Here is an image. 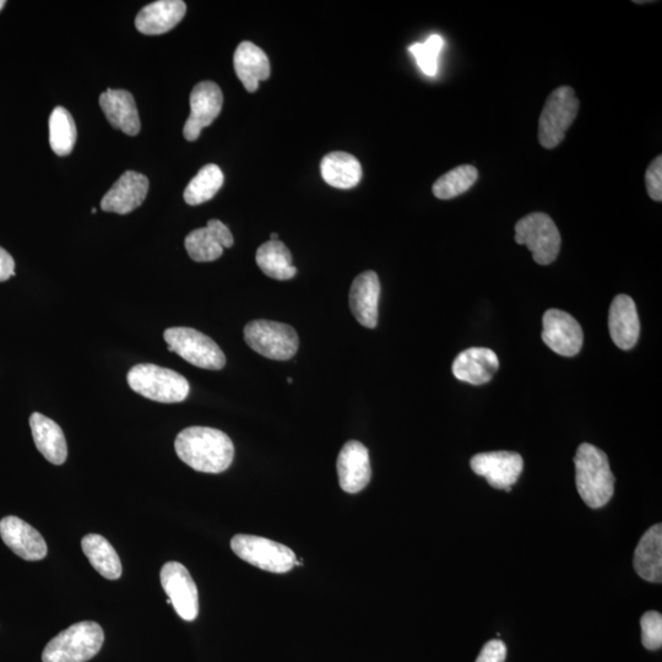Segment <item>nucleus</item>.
Returning a JSON list of instances; mask_svg holds the SVG:
<instances>
[{
  "label": "nucleus",
  "instance_id": "obj_25",
  "mask_svg": "<svg viewBox=\"0 0 662 662\" xmlns=\"http://www.w3.org/2000/svg\"><path fill=\"white\" fill-rule=\"evenodd\" d=\"M634 569L650 583L662 582V526L654 525L640 539L634 555Z\"/></svg>",
  "mask_w": 662,
  "mask_h": 662
},
{
  "label": "nucleus",
  "instance_id": "obj_38",
  "mask_svg": "<svg viewBox=\"0 0 662 662\" xmlns=\"http://www.w3.org/2000/svg\"><path fill=\"white\" fill-rule=\"evenodd\" d=\"M5 4H7V2H4V0H0V10L4 8Z\"/></svg>",
  "mask_w": 662,
  "mask_h": 662
},
{
  "label": "nucleus",
  "instance_id": "obj_36",
  "mask_svg": "<svg viewBox=\"0 0 662 662\" xmlns=\"http://www.w3.org/2000/svg\"><path fill=\"white\" fill-rule=\"evenodd\" d=\"M15 275V262L4 248L0 247V282L8 281Z\"/></svg>",
  "mask_w": 662,
  "mask_h": 662
},
{
  "label": "nucleus",
  "instance_id": "obj_4",
  "mask_svg": "<svg viewBox=\"0 0 662 662\" xmlns=\"http://www.w3.org/2000/svg\"><path fill=\"white\" fill-rule=\"evenodd\" d=\"M127 381L135 393L164 404L182 403L191 390L181 374L153 363L134 366L128 372Z\"/></svg>",
  "mask_w": 662,
  "mask_h": 662
},
{
  "label": "nucleus",
  "instance_id": "obj_34",
  "mask_svg": "<svg viewBox=\"0 0 662 662\" xmlns=\"http://www.w3.org/2000/svg\"><path fill=\"white\" fill-rule=\"evenodd\" d=\"M645 184L649 197L655 202L662 200V156L656 157L645 172Z\"/></svg>",
  "mask_w": 662,
  "mask_h": 662
},
{
  "label": "nucleus",
  "instance_id": "obj_9",
  "mask_svg": "<svg viewBox=\"0 0 662 662\" xmlns=\"http://www.w3.org/2000/svg\"><path fill=\"white\" fill-rule=\"evenodd\" d=\"M515 242L528 247L537 264L548 265L560 254L561 233L550 216L533 213L515 225Z\"/></svg>",
  "mask_w": 662,
  "mask_h": 662
},
{
  "label": "nucleus",
  "instance_id": "obj_16",
  "mask_svg": "<svg viewBox=\"0 0 662 662\" xmlns=\"http://www.w3.org/2000/svg\"><path fill=\"white\" fill-rule=\"evenodd\" d=\"M148 192V177L127 171L103 197L101 209L106 213L127 215L144 203Z\"/></svg>",
  "mask_w": 662,
  "mask_h": 662
},
{
  "label": "nucleus",
  "instance_id": "obj_24",
  "mask_svg": "<svg viewBox=\"0 0 662 662\" xmlns=\"http://www.w3.org/2000/svg\"><path fill=\"white\" fill-rule=\"evenodd\" d=\"M233 65L238 79L249 92L257 91L260 81L270 77V62L267 54L252 42L240 43L233 57Z\"/></svg>",
  "mask_w": 662,
  "mask_h": 662
},
{
  "label": "nucleus",
  "instance_id": "obj_32",
  "mask_svg": "<svg viewBox=\"0 0 662 662\" xmlns=\"http://www.w3.org/2000/svg\"><path fill=\"white\" fill-rule=\"evenodd\" d=\"M444 47L442 36L432 35L423 43H414L409 51L416 59L417 65L427 77H436L438 73L439 54Z\"/></svg>",
  "mask_w": 662,
  "mask_h": 662
},
{
  "label": "nucleus",
  "instance_id": "obj_6",
  "mask_svg": "<svg viewBox=\"0 0 662 662\" xmlns=\"http://www.w3.org/2000/svg\"><path fill=\"white\" fill-rule=\"evenodd\" d=\"M168 350L203 370L220 371L226 365V356L209 336L192 328H170L164 333Z\"/></svg>",
  "mask_w": 662,
  "mask_h": 662
},
{
  "label": "nucleus",
  "instance_id": "obj_27",
  "mask_svg": "<svg viewBox=\"0 0 662 662\" xmlns=\"http://www.w3.org/2000/svg\"><path fill=\"white\" fill-rule=\"evenodd\" d=\"M81 548L85 556L89 558L91 566L99 572L103 578L117 580L122 575V563L115 548L105 537L97 534H89L81 540Z\"/></svg>",
  "mask_w": 662,
  "mask_h": 662
},
{
  "label": "nucleus",
  "instance_id": "obj_2",
  "mask_svg": "<svg viewBox=\"0 0 662 662\" xmlns=\"http://www.w3.org/2000/svg\"><path fill=\"white\" fill-rule=\"evenodd\" d=\"M577 490L586 506L599 509L611 501L615 493L609 458L593 444L584 443L574 458Z\"/></svg>",
  "mask_w": 662,
  "mask_h": 662
},
{
  "label": "nucleus",
  "instance_id": "obj_3",
  "mask_svg": "<svg viewBox=\"0 0 662 662\" xmlns=\"http://www.w3.org/2000/svg\"><path fill=\"white\" fill-rule=\"evenodd\" d=\"M105 633L99 623L73 624L54 637L42 653L43 662H86L100 653Z\"/></svg>",
  "mask_w": 662,
  "mask_h": 662
},
{
  "label": "nucleus",
  "instance_id": "obj_23",
  "mask_svg": "<svg viewBox=\"0 0 662 662\" xmlns=\"http://www.w3.org/2000/svg\"><path fill=\"white\" fill-rule=\"evenodd\" d=\"M30 427L36 447L43 457L54 465L64 464L68 458V446L61 426L35 412L30 417Z\"/></svg>",
  "mask_w": 662,
  "mask_h": 662
},
{
  "label": "nucleus",
  "instance_id": "obj_11",
  "mask_svg": "<svg viewBox=\"0 0 662 662\" xmlns=\"http://www.w3.org/2000/svg\"><path fill=\"white\" fill-rule=\"evenodd\" d=\"M470 466L476 475L485 477L496 490L510 492L522 475L524 463L518 453L491 452L475 455L470 460Z\"/></svg>",
  "mask_w": 662,
  "mask_h": 662
},
{
  "label": "nucleus",
  "instance_id": "obj_20",
  "mask_svg": "<svg viewBox=\"0 0 662 662\" xmlns=\"http://www.w3.org/2000/svg\"><path fill=\"white\" fill-rule=\"evenodd\" d=\"M609 329L613 343L621 350L636 346L640 334V323L636 303L632 297L618 295L610 308Z\"/></svg>",
  "mask_w": 662,
  "mask_h": 662
},
{
  "label": "nucleus",
  "instance_id": "obj_29",
  "mask_svg": "<svg viewBox=\"0 0 662 662\" xmlns=\"http://www.w3.org/2000/svg\"><path fill=\"white\" fill-rule=\"evenodd\" d=\"M224 172L217 165H206L189 182L183 197L188 205H200L213 199L224 186Z\"/></svg>",
  "mask_w": 662,
  "mask_h": 662
},
{
  "label": "nucleus",
  "instance_id": "obj_26",
  "mask_svg": "<svg viewBox=\"0 0 662 662\" xmlns=\"http://www.w3.org/2000/svg\"><path fill=\"white\" fill-rule=\"evenodd\" d=\"M320 173L329 186L338 189H351L362 179V166L355 156L334 151L320 162Z\"/></svg>",
  "mask_w": 662,
  "mask_h": 662
},
{
  "label": "nucleus",
  "instance_id": "obj_31",
  "mask_svg": "<svg viewBox=\"0 0 662 662\" xmlns=\"http://www.w3.org/2000/svg\"><path fill=\"white\" fill-rule=\"evenodd\" d=\"M479 178V171L471 165H463L449 171L433 184L434 197L442 200L453 199L468 192Z\"/></svg>",
  "mask_w": 662,
  "mask_h": 662
},
{
  "label": "nucleus",
  "instance_id": "obj_21",
  "mask_svg": "<svg viewBox=\"0 0 662 662\" xmlns=\"http://www.w3.org/2000/svg\"><path fill=\"white\" fill-rule=\"evenodd\" d=\"M498 367L495 352L485 347H471L455 358L452 370L459 381L481 385L491 381Z\"/></svg>",
  "mask_w": 662,
  "mask_h": 662
},
{
  "label": "nucleus",
  "instance_id": "obj_30",
  "mask_svg": "<svg viewBox=\"0 0 662 662\" xmlns=\"http://www.w3.org/2000/svg\"><path fill=\"white\" fill-rule=\"evenodd\" d=\"M77 141V126L67 108H54L50 117V144L58 156L72 153Z\"/></svg>",
  "mask_w": 662,
  "mask_h": 662
},
{
  "label": "nucleus",
  "instance_id": "obj_8",
  "mask_svg": "<svg viewBox=\"0 0 662 662\" xmlns=\"http://www.w3.org/2000/svg\"><path fill=\"white\" fill-rule=\"evenodd\" d=\"M231 548L244 562L270 573H287L296 566V555L291 548L265 537L236 535Z\"/></svg>",
  "mask_w": 662,
  "mask_h": 662
},
{
  "label": "nucleus",
  "instance_id": "obj_14",
  "mask_svg": "<svg viewBox=\"0 0 662 662\" xmlns=\"http://www.w3.org/2000/svg\"><path fill=\"white\" fill-rule=\"evenodd\" d=\"M0 537L16 556L25 561H41L47 556L45 539L23 519L10 515L0 520Z\"/></svg>",
  "mask_w": 662,
  "mask_h": 662
},
{
  "label": "nucleus",
  "instance_id": "obj_5",
  "mask_svg": "<svg viewBox=\"0 0 662 662\" xmlns=\"http://www.w3.org/2000/svg\"><path fill=\"white\" fill-rule=\"evenodd\" d=\"M579 107V100L569 86H562L547 97L539 119V141L545 149H555L562 143L578 116Z\"/></svg>",
  "mask_w": 662,
  "mask_h": 662
},
{
  "label": "nucleus",
  "instance_id": "obj_33",
  "mask_svg": "<svg viewBox=\"0 0 662 662\" xmlns=\"http://www.w3.org/2000/svg\"><path fill=\"white\" fill-rule=\"evenodd\" d=\"M642 643L648 650H659L662 645V616L656 611L644 613L640 620Z\"/></svg>",
  "mask_w": 662,
  "mask_h": 662
},
{
  "label": "nucleus",
  "instance_id": "obj_7",
  "mask_svg": "<svg viewBox=\"0 0 662 662\" xmlns=\"http://www.w3.org/2000/svg\"><path fill=\"white\" fill-rule=\"evenodd\" d=\"M244 340L259 355L275 361L291 360L300 345L296 330L290 325L262 319L246 325Z\"/></svg>",
  "mask_w": 662,
  "mask_h": 662
},
{
  "label": "nucleus",
  "instance_id": "obj_28",
  "mask_svg": "<svg viewBox=\"0 0 662 662\" xmlns=\"http://www.w3.org/2000/svg\"><path fill=\"white\" fill-rule=\"evenodd\" d=\"M257 264L260 270L269 278L285 281L295 278L297 268L293 267L289 248L280 241H269L262 244L257 251Z\"/></svg>",
  "mask_w": 662,
  "mask_h": 662
},
{
  "label": "nucleus",
  "instance_id": "obj_18",
  "mask_svg": "<svg viewBox=\"0 0 662 662\" xmlns=\"http://www.w3.org/2000/svg\"><path fill=\"white\" fill-rule=\"evenodd\" d=\"M381 281L372 270L357 276L350 289V308L357 322L368 329L378 324V305Z\"/></svg>",
  "mask_w": 662,
  "mask_h": 662
},
{
  "label": "nucleus",
  "instance_id": "obj_10",
  "mask_svg": "<svg viewBox=\"0 0 662 662\" xmlns=\"http://www.w3.org/2000/svg\"><path fill=\"white\" fill-rule=\"evenodd\" d=\"M161 585L182 620L192 622L199 613V594L191 573L183 564L167 562L161 568Z\"/></svg>",
  "mask_w": 662,
  "mask_h": 662
},
{
  "label": "nucleus",
  "instance_id": "obj_12",
  "mask_svg": "<svg viewBox=\"0 0 662 662\" xmlns=\"http://www.w3.org/2000/svg\"><path fill=\"white\" fill-rule=\"evenodd\" d=\"M542 340L553 352L564 357L579 354L583 346V330L571 314L550 309L545 313Z\"/></svg>",
  "mask_w": 662,
  "mask_h": 662
},
{
  "label": "nucleus",
  "instance_id": "obj_22",
  "mask_svg": "<svg viewBox=\"0 0 662 662\" xmlns=\"http://www.w3.org/2000/svg\"><path fill=\"white\" fill-rule=\"evenodd\" d=\"M100 106L115 129L135 137L140 132V118L132 94L126 90L108 89L100 96Z\"/></svg>",
  "mask_w": 662,
  "mask_h": 662
},
{
  "label": "nucleus",
  "instance_id": "obj_19",
  "mask_svg": "<svg viewBox=\"0 0 662 662\" xmlns=\"http://www.w3.org/2000/svg\"><path fill=\"white\" fill-rule=\"evenodd\" d=\"M187 13L182 0H159L146 5L135 19V26L144 35H162L175 29Z\"/></svg>",
  "mask_w": 662,
  "mask_h": 662
},
{
  "label": "nucleus",
  "instance_id": "obj_13",
  "mask_svg": "<svg viewBox=\"0 0 662 662\" xmlns=\"http://www.w3.org/2000/svg\"><path fill=\"white\" fill-rule=\"evenodd\" d=\"M224 95L220 86L213 81L199 83L191 94V115L183 128V135L188 141H195L202 134V130L209 127L219 117Z\"/></svg>",
  "mask_w": 662,
  "mask_h": 662
},
{
  "label": "nucleus",
  "instance_id": "obj_17",
  "mask_svg": "<svg viewBox=\"0 0 662 662\" xmlns=\"http://www.w3.org/2000/svg\"><path fill=\"white\" fill-rule=\"evenodd\" d=\"M340 487L347 493H358L370 484L372 469L370 453L361 442L345 444L338 458Z\"/></svg>",
  "mask_w": 662,
  "mask_h": 662
},
{
  "label": "nucleus",
  "instance_id": "obj_35",
  "mask_svg": "<svg viewBox=\"0 0 662 662\" xmlns=\"http://www.w3.org/2000/svg\"><path fill=\"white\" fill-rule=\"evenodd\" d=\"M507 658V647L502 640L493 639L481 650L476 662H504Z\"/></svg>",
  "mask_w": 662,
  "mask_h": 662
},
{
  "label": "nucleus",
  "instance_id": "obj_15",
  "mask_svg": "<svg viewBox=\"0 0 662 662\" xmlns=\"http://www.w3.org/2000/svg\"><path fill=\"white\" fill-rule=\"evenodd\" d=\"M235 243L229 227L220 220H210L203 229L194 230L186 237L189 257L194 262H214L224 254V249L231 248Z\"/></svg>",
  "mask_w": 662,
  "mask_h": 662
},
{
  "label": "nucleus",
  "instance_id": "obj_37",
  "mask_svg": "<svg viewBox=\"0 0 662 662\" xmlns=\"http://www.w3.org/2000/svg\"><path fill=\"white\" fill-rule=\"evenodd\" d=\"M270 241H279L278 233H271Z\"/></svg>",
  "mask_w": 662,
  "mask_h": 662
},
{
  "label": "nucleus",
  "instance_id": "obj_1",
  "mask_svg": "<svg viewBox=\"0 0 662 662\" xmlns=\"http://www.w3.org/2000/svg\"><path fill=\"white\" fill-rule=\"evenodd\" d=\"M178 458L205 474H221L230 468L235 447L226 433L210 427H188L175 441Z\"/></svg>",
  "mask_w": 662,
  "mask_h": 662
}]
</instances>
